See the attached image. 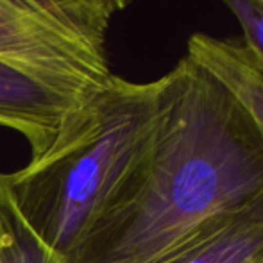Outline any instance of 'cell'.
Segmentation results:
<instances>
[{"label": "cell", "mask_w": 263, "mask_h": 263, "mask_svg": "<svg viewBox=\"0 0 263 263\" xmlns=\"http://www.w3.org/2000/svg\"><path fill=\"white\" fill-rule=\"evenodd\" d=\"M258 2H260V4H263V0H258Z\"/></svg>", "instance_id": "11"}, {"label": "cell", "mask_w": 263, "mask_h": 263, "mask_svg": "<svg viewBox=\"0 0 263 263\" xmlns=\"http://www.w3.org/2000/svg\"><path fill=\"white\" fill-rule=\"evenodd\" d=\"M263 253V195L208 218L158 263H247Z\"/></svg>", "instance_id": "5"}, {"label": "cell", "mask_w": 263, "mask_h": 263, "mask_svg": "<svg viewBox=\"0 0 263 263\" xmlns=\"http://www.w3.org/2000/svg\"><path fill=\"white\" fill-rule=\"evenodd\" d=\"M90 6L97 7V9L104 11L107 16H113L118 11H124L127 6H131L135 0H84Z\"/></svg>", "instance_id": "9"}, {"label": "cell", "mask_w": 263, "mask_h": 263, "mask_svg": "<svg viewBox=\"0 0 263 263\" xmlns=\"http://www.w3.org/2000/svg\"><path fill=\"white\" fill-rule=\"evenodd\" d=\"M166 77L111 76L43 156L6 174L9 194L36 235L63 258L77 249L154 136Z\"/></svg>", "instance_id": "2"}, {"label": "cell", "mask_w": 263, "mask_h": 263, "mask_svg": "<svg viewBox=\"0 0 263 263\" xmlns=\"http://www.w3.org/2000/svg\"><path fill=\"white\" fill-rule=\"evenodd\" d=\"M186 55L220 81L249 111L263 136V66L242 42L195 32Z\"/></svg>", "instance_id": "6"}, {"label": "cell", "mask_w": 263, "mask_h": 263, "mask_svg": "<svg viewBox=\"0 0 263 263\" xmlns=\"http://www.w3.org/2000/svg\"><path fill=\"white\" fill-rule=\"evenodd\" d=\"M109 22L84 0H0V59L55 83L99 90L113 76Z\"/></svg>", "instance_id": "3"}, {"label": "cell", "mask_w": 263, "mask_h": 263, "mask_svg": "<svg viewBox=\"0 0 263 263\" xmlns=\"http://www.w3.org/2000/svg\"><path fill=\"white\" fill-rule=\"evenodd\" d=\"M0 263H65L18 211L0 172Z\"/></svg>", "instance_id": "7"}, {"label": "cell", "mask_w": 263, "mask_h": 263, "mask_svg": "<svg viewBox=\"0 0 263 263\" xmlns=\"http://www.w3.org/2000/svg\"><path fill=\"white\" fill-rule=\"evenodd\" d=\"M238 20L243 45L263 66V4L258 0H222Z\"/></svg>", "instance_id": "8"}, {"label": "cell", "mask_w": 263, "mask_h": 263, "mask_svg": "<svg viewBox=\"0 0 263 263\" xmlns=\"http://www.w3.org/2000/svg\"><path fill=\"white\" fill-rule=\"evenodd\" d=\"M165 77L153 140L65 263H158L263 195V136L246 106L188 55Z\"/></svg>", "instance_id": "1"}, {"label": "cell", "mask_w": 263, "mask_h": 263, "mask_svg": "<svg viewBox=\"0 0 263 263\" xmlns=\"http://www.w3.org/2000/svg\"><path fill=\"white\" fill-rule=\"evenodd\" d=\"M95 91L55 83L0 59V127L20 133L36 159L52 149Z\"/></svg>", "instance_id": "4"}, {"label": "cell", "mask_w": 263, "mask_h": 263, "mask_svg": "<svg viewBox=\"0 0 263 263\" xmlns=\"http://www.w3.org/2000/svg\"><path fill=\"white\" fill-rule=\"evenodd\" d=\"M247 263H263V253H260L256 258H253V260H251V261H247Z\"/></svg>", "instance_id": "10"}]
</instances>
